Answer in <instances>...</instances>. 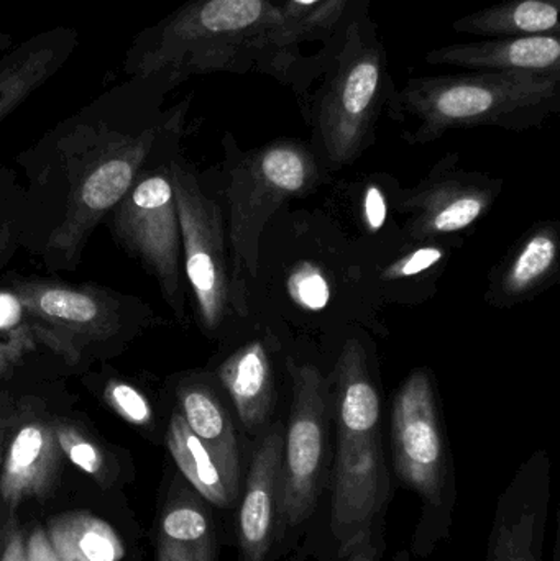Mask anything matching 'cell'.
<instances>
[{"label":"cell","mask_w":560,"mask_h":561,"mask_svg":"<svg viewBox=\"0 0 560 561\" xmlns=\"http://www.w3.org/2000/svg\"><path fill=\"white\" fill-rule=\"evenodd\" d=\"M283 23L273 0H190L135 35L122 71L163 72L173 88L193 76L262 72L296 89Z\"/></svg>","instance_id":"6da1fadb"},{"label":"cell","mask_w":560,"mask_h":561,"mask_svg":"<svg viewBox=\"0 0 560 561\" xmlns=\"http://www.w3.org/2000/svg\"><path fill=\"white\" fill-rule=\"evenodd\" d=\"M391 108L408 115L411 144H430L447 131L476 127L528 130L560 108V71H473L411 78Z\"/></svg>","instance_id":"7a4b0ae2"},{"label":"cell","mask_w":560,"mask_h":561,"mask_svg":"<svg viewBox=\"0 0 560 561\" xmlns=\"http://www.w3.org/2000/svg\"><path fill=\"white\" fill-rule=\"evenodd\" d=\"M368 7L370 0H362L345 26L315 98L316 130L325 157L338 167L351 164L362 153L381 108L391 105L397 94Z\"/></svg>","instance_id":"3957f363"},{"label":"cell","mask_w":560,"mask_h":561,"mask_svg":"<svg viewBox=\"0 0 560 561\" xmlns=\"http://www.w3.org/2000/svg\"><path fill=\"white\" fill-rule=\"evenodd\" d=\"M318 180V163L306 145L279 140L247 153L227 186V237L232 250V310L247 313L249 287L259 275L260 242L276 210Z\"/></svg>","instance_id":"277c9868"},{"label":"cell","mask_w":560,"mask_h":561,"mask_svg":"<svg viewBox=\"0 0 560 561\" xmlns=\"http://www.w3.org/2000/svg\"><path fill=\"white\" fill-rule=\"evenodd\" d=\"M391 450L398 480L423 503L414 552L430 556L449 534L457 493L433 385L423 369L411 373L395 399Z\"/></svg>","instance_id":"5b68a950"},{"label":"cell","mask_w":560,"mask_h":561,"mask_svg":"<svg viewBox=\"0 0 560 561\" xmlns=\"http://www.w3.org/2000/svg\"><path fill=\"white\" fill-rule=\"evenodd\" d=\"M187 280L204 329L214 332L232 309L222 209L201 190L183 161L170 164Z\"/></svg>","instance_id":"8992f818"},{"label":"cell","mask_w":560,"mask_h":561,"mask_svg":"<svg viewBox=\"0 0 560 561\" xmlns=\"http://www.w3.org/2000/svg\"><path fill=\"white\" fill-rule=\"evenodd\" d=\"M114 230L122 245L153 273L181 319V230L170 174L151 173L132 186L115 206Z\"/></svg>","instance_id":"52a82bcc"},{"label":"cell","mask_w":560,"mask_h":561,"mask_svg":"<svg viewBox=\"0 0 560 561\" xmlns=\"http://www.w3.org/2000/svg\"><path fill=\"white\" fill-rule=\"evenodd\" d=\"M293 404L283 447L282 523H305L318 504L325 465V394L321 373L292 365Z\"/></svg>","instance_id":"ba28073f"},{"label":"cell","mask_w":560,"mask_h":561,"mask_svg":"<svg viewBox=\"0 0 560 561\" xmlns=\"http://www.w3.org/2000/svg\"><path fill=\"white\" fill-rule=\"evenodd\" d=\"M551 481L545 457L519 470L496 503L485 561H542Z\"/></svg>","instance_id":"9c48e42d"},{"label":"cell","mask_w":560,"mask_h":561,"mask_svg":"<svg viewBox=\"0 0 560 561\" xmlns=\"http://www.w3.org/2000/svg\"><path fill=\"white\" fill-rule=\"evenodd\" d=\"M283 447L285 432L276 424L253 450L239 510L242 561H265L275 546L282 523Z\"/></svg>","instance_id":"30bf717a"},{"label":"cell","mask_w":560,"mask_h":561,"mask_svg":"<svg viewBox=\"0 0 560 561\" xmlns=\"http://www.w3.org/2000/svg\"><path fill=\"white\" fill-rule=\"evenodd\" d=\"M79 42L78 30L56 25L7 49L0 58V122L55 78Z\"/></svg>","instance_id":"8fae6325"},{"label":"cell","mask_w":560,"mask_h":561,"mask_svg":"<svg viewBox=\"0 0 560 561\" xmlns=\"http://www.w3.org/2000/svg\"><path fill=\"white\" fill-rule=\"evenodd\" d=\"M61 455L53 422L32 419L16 427L0 480V494L10 513H15L23 501L42 500L48 494L58 478Z\"/></svg>","instance_id":"7c38bea8"},{"label":"cell","mask_w":560,"mask_h":561,"mask_svg":"<svg viewBox=\"0 0 560 561\" xmlns=\"http://www.w3.org/2000/svg\"><path fill=\"white\" fill-rule=\"evenodd\" d=\"M16 297L38 323L88 340L105 339L117 330L115 307L91 290L58 283H22Z\"/></svg>","instance_id":"4fadbf2b"},{"label":"cell","mask_w":560,"mask_h":561,"mask_svg":"<svg viewBox=\"0 0 560 561\" xmlns=\"http://www.w3.org/2000/svg\"><path fill=\"white\" fill-rule=\"evenodd\" d=\"M493 193L462 178L427 181L404 201L411 214L410 232L416 239L460 232L492 206Z\"/></svg>","instance_id":"5bb4252c"},{"label":"cell","mask_w":560,"mask_h":561,"mask_svg":"<svg viewBox=\"0 0 560 561\" xmlns=\"http://www.w3.org/2000/svg\"><path fill=\"white\" fill-rule=\"evenodd\" d=\"M559 38L533 35L457 43L431 49L426 61L472 71H560Z\"/></svg>","instance_id":"9a60e30c"},{"label":"cell","mask_w":560,"mask_h":561,"mask_svg":"<svg viewBox=\"0 0 560 561\" xmlns=\"http://www.w3.org/2000/svg\"><path fill=\"white\" fill-rule=\"evenodd\" d=\"M362 0H282L285 16L283 36L292 55L296 72V94H305L316 81L315 72L305 55L306 45H322L329 56H334L345 26L351 22Z\"/></svg>","instance_id":"2e32d148"},{"label":"cell","mask_w":560,"mask_h":561,"mask_svg":"<svg viewBox=\"0 0 560 561\" xmlns=\"http://www.w3.org/2000/svg\"><path fill=\"white\" fill-rule=\"evenodd\" d=\"M158 550L171 561H217L214 520L203 497L181 481L171 496L158 527Z\"/></svg>","instance_id":"e0dca14e"},{"label":"cell","mask_w":560,"mask_h":561,"mask_svg":"<svg viewBox=\"0 0 560 561\" xmlns=\"http://www.w3.org/2000/svg\"><path fill=\"white\" fill-rule=\"evenodd\" d=\"M224 388L232 398L240 422L255 432L268 422L275 409V376L262 342L237 350L219 368Z\"/></svg>","instance_id":"ac0fdd59"},{"label":"cell","mask_w":560,"mask_h":561,"mask_svg":"<svg viewBox=\"0 0 560 561\" xmlns=\"http://www.w3.org/2000/svg\"><path fill=\"white\" fill-rule=\"evenodd\" d=\"M180 396L181 415L187 427L199 438L207 454L219 468L227 490L239 500L240 455L236 428L224 405L203 386H184Z\"/></svg>","instance_id":"d6986e66"},{"label":"cell","mask_w":560,"mask_h":561,"mask_svg":"<svg viewBox=\"0 0 560 561\" xmlns=\"http://www.w3.org/2000/svg\"><path fill=\"white\" fill-rule=\"evenodd\" d=\"M559 13L560 0H503L456 20L453 28L489 38L560 36Z\"/></svg>","instance_id":"ffe728a7"},{"label":"cell","mask_w":560,"mask_h":561,"mask_svg":"<svg viewBox=\"0 0 560 561\" xmlns=\"http://www.w3.org/2000/svg\"><path fill=\"white\" fill-rule=\"evenodd\" d=\"M339 431H378L380 398L368 373L367 355L358 340H348L335 366Z\"/></svg>","instance_id":"44dd1931"},{"label":"cell","mask_w":560,"mask_h":561,"mask_svg":"<svg viewBox=\"0 0 560 561\" xmlns=\"http://www.w3.org/2000/svg\"><path fill=\"white\" fill-rule=\"evenodd\" d=\"M46 536L58 561L124 559V543L111 524L82 511L53 517Z\"/></svg>","instance_id":"7402d4cb"},{"label":"cell","mask_w":560,"mask_h":561,"mask_svg":"<svg viewBox=\"0 0 560 561\" xmlns=\"http://www.w3.org/2000/svg\"><path fill=\"white\" fill-rule=\"evenodd\" d=\"M167 445L184 480L204 501L220 510H230L237 503L227 490L219 468L216 467L199 438L187 427L183 415L173 414L171 417Z\"/></svg>","instance_id":"603a6c76"},{"label":"cell","mask_w":560,"mask_h":561,"mask_svg":"<svg viewBox=\"0 0 560 561\" xmlns=\"http://www.w3.org/2000/svg\"><path fill=\"white\" fill-rule=\"evenodd\" d=\"M559 262L558 230L552 227L533 232L523 243L502 276L505 296L519 297L541 286Z\"/></svg>","instance_id":"cb8c5ba5"},{"label":"cell","mask_w":560,"mask_h":561,"mask_svg":"<svg viewBox=\"0 0 560 561\" xmlns=\"http://www.w3.org/2000/svg\"><path fill=\"white\" fill-rule=\"evenodd\" d=\"M53 431L62 455H66L79 470L94 478L101 486H108L111 471H108L104 451L99 448V445L92 442L78 425L65 419L53 421Z\"/></svg>","instance_id":"d4e9b609"},{"label":"cell","mask_w":560,"mask_h":561,"mask_svg":"<svg viewBox=\"0 0 560 561\" xmlns=\"http://www.w3.org/2000/svg\"><path fill=\"white\" fill-rule=\"evenodd\" d=\"M105 401L130 424L148 425L151 422V408L147 398L128 382H108L105 386Z\"/></svg>","instance_id":"484cf974"},{"label":"cell","mask_w":560,"mask_h":561,"mask_svg":"<svg viewBox=\"0 0 560 561\" xmlns=\"http://www.w3.org/2000/svg\"><path fill=\"white\" fill-rule=\"evenodd\" d=\"M289 289L296 302L308 309H321L328 302L329 287L324 276L316 268H302L293 275Z\"/></svg>","instance_id":"4316f807"},{"label":"cell","mask_w":560,"mask_h":561,"mask_svg":"<svg viewBox=\"0 0 560 561\" xmlns=\"http://www.w3.org/2000/svg\"><path fill=\"white\" fill-rule=\"evenodd\" d=\"M28 350H32V340L26 329L15 330L7 342H0V379L19 365Z\"/></svg>","instance_id":"83f0119b"},{"label":"cell","mask_w":560,"mask_h":561,"mask_svg":"<svg viewBox=\"0 0 560 561\" xmlns=\"http://www.w3.org/2000/svg\"><path fill=\"white\" fill-rule=\"evenodd\" d=\"M441 259H443V252L439 249H433V247L431 249H421L390 266L388 276L390 278H404V276L418 275V273L436 265Z\"/></svg>","instance_id":"f1b7e54d"},{"label":"cell","mask_w":560,"mask_h":561,"mask_svg":"<svg viewBox=\"0 0 560 561\" xmlns=\"http://www.w3.org/2000/svg\"><path fill=\"white\" fill-rule=\"evenodd\" d=\"M387 219V203L380 187H368L365 196V224L370 230H380Z\"/></svg>","instance_id":"f546056e"},{"label":"cell","mask_w":560,"mask_h":561,"mask_svg":"<svg viewBox=\"0 0 560 561\" xmlns=\"http://www.w3.org/2000/svg\"><path fill=\"white\" fill-rule=\"evenodd\" d=\"M0 561H28L26 559V542L16 524L10 523L3 533Z\"/></svg>","instance_id":"4dcf8cb0"},{"label":"cell","mask_w":560,"mask_h":561,"mask_svg":"<svg viewBox=\"0 0 560 561\" xmlns=\"http://www.w3.org/2000/svg\"><path fill=\"white\" fill-rule=\"evenodd\" d=\"M26 559L28 561H58L53 552L48 536L42 527H36L26 542Z\"/></svg>","instance_id":"1f68e13d"},{"label":"cell","mask_w":560,"mask_h":561,"mask_svg":"<svg viewBox=\"0 0 560 561\" xmlns=\"http://www.w3.org/2000/svg\"><path fill=\"white\" fill-rule=\"evenodd\" d=\"M23 307L16 294L0 293V329H10L19 323Z\"/></svg>","instance_id":"d6a6232c"},{"label":"cell","mask_w":560,"mask_h":561,"mask_svg":"<svg viewBox=\"0 0 560 561\" xmlns=\"http://www.w3.org/2000/svg\"><path fill=\"white\" fill-rule=\"evenodd\" d=\"M384 550V539H381L380 534L375 533L367 543L358 547L351 556L344 557V561H380Z\"/></svg>","instance_id":"836d02e7"},{"label":"cell","mask_w":560,"mask_h":561,"mask_svg":"<svg viewBox=\"0 0 560 561\" xmlns=\"http://www.w3.org/2000/svg\"><path fill=\"white\" fill-rule=\"evenodd\" d=\"M15 422L16 417H3V415H0V438L5 437L7 432L13 427Z\"/></svg>","instance_id":"e575fe53"},{"label":"cell","mask_w":560,"mask_h":561,"mask_svg":"<svg viewBox=\"0 0 560 561\" xmlns=\"http://www.w3.org/2000/svg\"><path fill=\"white\" fill-rule=\"evenodd\" d=\"M13 42H15V39H13V36L10 35V33H0V53L12 48Z\"/></svg>","instance_id":"d590c367"},{"label":"cell","mask_w":560,"mask_h":561,"mask_svg":"<svg viewBox=\"0 0 560 561\" xmlns=\"http://www.w3.org/2000/svg\"><path fill=\"white\" fill-rule=\"evenodd\" d=\"M393 561H410V553L408 552H400L397 557H395Z\"/></svg>","instance_id":"8d00e7d4"},{"label":"cell","mask_w":560,"mask_h":561,"mask_svg":"<svg viewBox=\"0 0 560 561\" xmlns=\"http://www.w3.org/2000/svg\"><path fill=\"white\" fill-rule=\"evenodd\" d=\"M158 561H171V560L168 559V557L164 556L163 552H160V550H158Z\"/></svg>","instance_id":"74e56055"}]
</instances>
